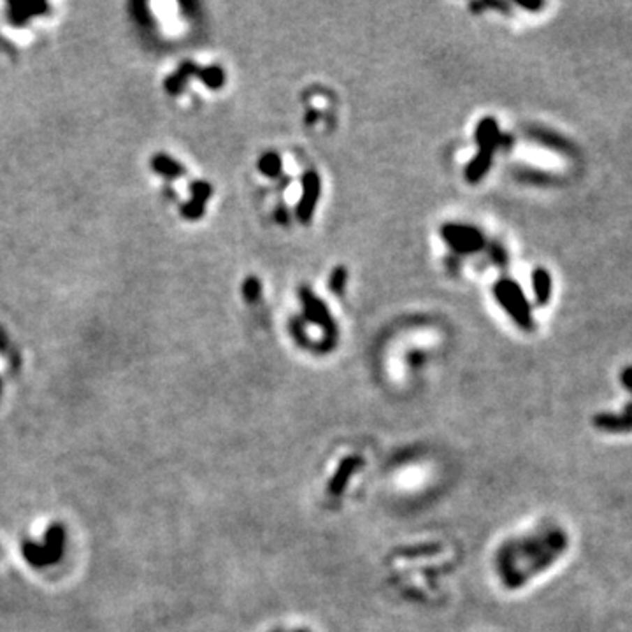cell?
<instances>
[{
    "instance_id": "6da1fadb",
    "label": "cell",
    "mask_w": 632,
    "mask_h": 632,
    "mask_svg": "<svg viewBox=\"0 0 632 632\" xmlns=\"http://www.w3.org/2000/svg\"><path fill=\"white\" fill-rule=\"evenodd\" d=\"M476 145L478 153L466 169V179L469 183H478L487 176L492 162H494V153L499 146L504 145V138L499 132V125L494 118H483L476 126Z\"/></svg>"
},
{
    "instance_id": "7a4b0ae2",
    "label": "cell",
    "mask_w": 632,
    "mask_h": 632,
    "mask_svg": "<svg viewBox=\"0 0 632 632\" xmlns=\"http://www.w3.org/2000/svg\"><path fill=\"white\" fill-rule=\"evenodd\" d=\"M494 295L499 306L522 330H534V316L524 288L515 279L502 278L494 285Z\"/></svg>"
},
{
    "instance_id": "3957f363",
    "label": "cell",
    "mask_w": 632,
    "mask_h": 632,
    "mask_svg": "<svg viewBox=\"0 0 632 632\" xmlns=\"http://www.w3.org/2000/svg\"><path fill=\"white\" fill-rule=\"evenodd\" d=\"M446 244L460 255H473L483 249L485 235L480 228L466 223H446L441 228Z\"/></svg>"
},
{
    "instance_id": "277c9868",
    "label": "cell",
    "mask_w": 632,
    "mask_h": 632,
    "mask_svg": "<svg viewBox=\"0 0 632 632\" xmlns=\"http://www.w3.org/2000/svg\"><path fill=\"white\" fill-rule=\"evenodd\" d=\"M299 299L300 302H302L306 318L309 320L311 323H314V325H318L323 332H327V337H329L330 341H334V336H336V325H334V320L332 316H330L329 309H327L325 302H323L313 290L306 288V286H302V288L299 290Z\"/></svg>"
},
{
    "instance_id": "5b68a950",
    "label": "cell",
    "mask_w": 632,
    "mask_h": 632,
    "mask_svg": "<svg viewBox=\"0 0 632 632\" xmlns=\"http://www.w3.org/2000/svg\"><path fill=\"white\" fill-rule=\"evenodd\" d=\"M320 192H322V179L314 170H307L302 177V193L297 203L295 216L297 220L307 223L313 218L316 204L320 200Z\"/></svg>"
},
{
    "instance_id": "8992f818",
    "label": "cell",
    "mask_w": 632,
    "mask_h": 632,
    "mask_svg": "<svg viewBox=\"0 0 632 632\" xmlns=\"http://www.w3.org/2000/svg\"><path fill=\"white\" fill-rule=\"evenodd\" d=\"M529 135H531L532 141H536L538 145L545 146V148L548 149H553V152L562 153V155L566 156H575V153L578 152L569 139L562 138V135L557 134V132L553 131H546V128H531V131H529Z\"/></svg>"
},
{
    "instance_id": "52a82bcc",
    "label": "cell",
    "mask_w": 632,
    "mask_h": 632,
    "mask_svg": "<svg viewBox=\"0 0 632 632\" xmlns=\"http://www.w3.org/2000/svg\"><path fill=\"white\" fill-rule=\"evenodd\" d=\"M594 427L611 434L631 432L632 416L625 415V413H622V415H617V413H599V415L594 416Z\"/></svg>"
},
{
    "instance_id": "ba28073f",
    "label": "cell",
    "mask_w": 632,
    "mask_h": 632,
    "mask_svg": "<svg viewBox=\"0 0 632 632\" xmlns=\"http://www.w3.org/2000/svg\"><path fill=\"white\" fill-rule=\"evenodd\" d=\"M532 281V292H534V299L538 306H548L550 300H552V292H553V281L552 274L546 271L545 267H536L531 274Z\"/></svg>"
},
{
    "instance_id": "9c48e42d",
    "label": "cell",
    "mask_w": 632,
    "mask_h": 632,
    "mask_svg": "<svg viewBox=\"0 0 632 632\" xmlns=\"http://www.w3.org/2000/svg\"><path fill=\"white\" fill-rule=\"evenodd\" d=\"M281 167H283L281 156L274 152L264 153L262 159L258 160V169H260V172L267 177H278L279 174H281Z\"/></svg>"
},
{
    "instance_id": "30bf717a",
    "label": "cell",
    "mask_w": 632,
    "mask_h": 632,
    "mask_svg": "<svg viewBox=\"0 0 632 632\" xmlns=\"http://www.w3.org/2000/svg\"><path fill=\"white\" fill-rule=\"evenodd\" d=\"M153 167H155L156 172L163 174V176H169V177H176V176H183L184 174V167H181L176 160L169 159L166 155H156L153 159Z\"/></svg>"
},
{
    "instance_id": "8fae6325",
    "label": "cell",
    "mask_w": 632,
    "mask_h": 632,
    "mask_svg": "<svg viewBox=\"0 0 632 632\" xmlns=\"http://www.w3.org/2000/svg\"><path fill=\"white\" fill-rule=\"evenodd\" d=\"M197 76L204 81V84L210 88H220L225 83V73L220 67H206L197 71Z\"/></svg>"
},
{
    "instance_id": "7c38bea8",
    "label": "cell",
    "mask_w": 632,
    "mask_h": 632,
    "mask_svg": "<svg viewBox=\"0 0 632 632\" xmlns=\"http://www.w3.org/2000/svg\"><path fill=\"white\" fill-rule=\"evenodd\" d=\"M518 177H522L524 181L531 184H543V186H548V184H555L557 183V177L550 172H543V170H534V169H527V170H522L518 174Z\"/></svg>"
},
{
    "instance_id": "4fadbf2b",
    "label": "cell",
    "mask_w": 632,
    "mask_h": 632,
    "mask_svg": "<svg viewBox=\"0 0 632 632\" xmlns=\"http://www.w3.org/2000/svg\"><path fill=\"white\" fill-rule=\"evenodd\" d=\"M346 279H348V271L344 265H339L332 271L330 274V281H329V288L332 290V293L336 295H341L344 292V286H346Z\"/></svg>"
},
{
    "instance_id": "5bb4252c",
    "label": "cell",
    "mask_w": 632,
    "mask_h": 632,
    "mask_svg": "<svg viewBox=\"0 0 632 632\" xmlns=\"http://www.w3.org/2000/svg\"><path fill=\"white\" fill-rule=\"evenodd\" d=\"M242 293H244L248 302H257L262 295V285L258 281V278L251 276V278L246 279L244 285H242Z\"/></svg>"
},
{
    "instance_id": "9a60e30c",
    "label": "cell",
    "mask_w": 632,
    "mask_h": 632,
    "mask_svg": "<svg viewBox=\"0 0 632 632\" xmlns=\"http://www.w3.org/2000/svg\"><path fill=\"white\" fill-rule=\"evenodd\" d=\"M190 190H192L193 197L192 200H197V203L200 204L206 203L211 197V193H213V188H211V184H207L206 181H196V183H192Z\"/></svg>"
},
{
    "instance_id": "2e32d148",
    "label": "cell",
    "mask_w": 632,
    "mask_h": 632,
    "mask_svg": "<svg viewBox=\"0 0 632 632\" xmlns=\"http://www.w3.org/2000/svg\"><path fill=\"white\" fill-rule=\"evenodd\" d=\"M183 214L186 218H190V220H197V218H200L204 214V204L197 203V200H190V203H186L183 206Z\"/></svg>"
},
{
    "instance_id": "e0dca14e",
    "label": "cell",
    "mask_w": 632,
    "mask_h": 632,
    "mask_svg": "<svg viewBox=\"0 0 632 632\" xmlns=\"http://www.w3.org/2000/svg\"><path fill=\"white\" fill-rule=\"evenodd\" d=\"M620 381H622V385H624L625 390L631 392L632 394V365H627L625 369H622Z\"/></svg>"
},
{
    "instance_id": "ac0fdd59",
    "label": "cell",
    "mask_w": 632,
    "mask_h": 632,
    "mask_svg": "<svg viewBox=\"0 0 632 632\" xmlns=\"http://www.w3.org/2000/svg\"><path fill=\"white\" fill-rule=\"evenodd\" d=\"M524 9H529V11H539V9L545 8L543 2H534V4H520Z\"/></svg>"
},
{
    "instance_id": "d6986e66",
    "label": "cell",
    "mask_w": 632,
    "mask_h": 632,
    "mask_svg": "<svg viewBox=\"0 0 632 632\" xmlns=\"http://www.w3.org/2000/svg\"><path fill=\"white\" fill-rule=\"evenodd\" d=\"M624 413L625 415H629V416H632V402H629L627 406H625V409H624Z\"/></svg>"
}]
</instances>
